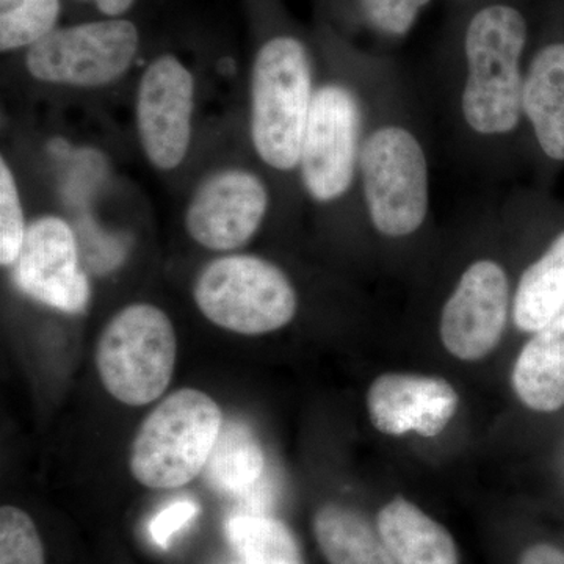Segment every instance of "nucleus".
<instances>
[{
	"mask_svg": "<svg viewBox=\"0 0 564 564\" xmlns=\"http://www.w3.org/2000/svg\"><path fill=\"white\" fill-rule=\"evenodd\" d=\"M527 21L511 6L494 3L470 18L464 32L459 117L470 135L507 140L524 120Z\"/></svg>",
	"mask_w": 564,
	"mask_h": 564,
	"instance_id": "obj_1",
	"label": "nucleus"
},
{
	"mask_svg": "<svg viewBox=\"0 0 564 564\" xmlns=\"http://www.w3.org/2000/svg\"><path fill=\"white\" fill-rule=\"evenodd\" d=\"M364 209L386 239H408L432 214V182L425 144L413 124L383 115L364 137L359 158Z\"/></svg>",
	"mask_w": 564,
	"mask_h": 564,
	"instance_id": "obj_2",
	"label": "nucleus"
},
{
	"mask_svg": "<svg viewBox=\"0 0 564 564\" xmlns=\"http://www.w3.org/2000/svg\"><path fill=\"white\" fill-rule=\"evenodd\" d=\"M314 93L313 61L303 40L276 33L259 44L251 69V140L270 169H299Z\"/></svg>",
	"mask_w": 564,
	"mask_h": 564,
	"instance_id": "obj_3",
	"label": "nucleus"
},
{
	"mask_svg": "<svg viewBox=\"0 0 564 564\" xmlns=\"http://www.w3.org/2000/svg\"><path fill=\"white\" fill-rule=\"evenodd\" d=\"M223 429L220 406L198 389L173 392L141 423L131 473L151 489H176L206 469Z\"/></svg>",
	"mask_w": 564,
	"mask_h": 564,
	"instance_id": "obj_4",
	"label": "nucleus"
},
{
	"mask_svg": "<svg viewBox=\"0 0 564 564\" xmlns=\"http://www.w3.org/2000/svg\"><path fill=\"white\" fill-rule=\"evenodd\" d=\"M193 299L214 325L245 336L278 332L299 310L288 274L252 254L223 256L207 263L193 285Z\"/></svg>",
	"mask_w": 564,
	"mask_h": 564,
	"instance_id": "obj_5",
	"label": "nucleus"
},
{
	"mask_svg": "<svg viewBox=\"0 0 564 564\" xmlns=\"http://www.w3.org/2000/svg\"><path fill=\"white\" fill-rule=\"evenodd\" d=\"M177 337L169 315L148 303L126 306L99 336L96 369L118 402L143 406L158 400L172 381Z\"/></svg>",
	"mask_w": 564,
	"mask_h": 564,
	"instance_id": "obj_6",
	"label": "nucleus"
},
{
	"mask_svg": "<svg viewBox=\"0 0 564 564\" xmlns=\"http://www.w3.org/2000/svg\"><path fill=\"white\" fill-rule=\"evenodd\" d=\"M366 131L364 102L355 88L343 80L315 87L299 165L314 203L333 204L351 191Z\"/></svg>",
	"mask_w": 564,
	"mask_h": 564,
	"instance_id": "obj_7",
	"label": "nucleus"
},
{
	"mask_svg": "<svg viewBox=\"0 0 564 564\" xmlns=\"http://www.w3.org/2000/svg\"><path fill=\"white\" fill-rule=\"evenodd\" d=\"M141 32L128 18H101L57 28L25 51L35 80L96 88L120 79L139 55Z\"/></svg>",
	"mask_w": 564,
	"mask_h": 564,
	"instance_id": "obj_8",
	"label": "nucleus"
},
{
	"mask_svg": "<svg viewBox=\"0 0 564 564\" xmlns=\"http://www.w3.org/2000/svg\"><path fill=\"white\" fill-rule=\"evenodd\" d=\"M195 79L174 54H161L141 74L137 91V129L148 161L172 172L192 143Z\"/></svg>",
	"mask_w": 564,
	"mask_h": 564,
	"instance_id": "obj_9",
	"label": "nucleus"
},
{
	"mask_svg": "<svg viewBox=\"0 0 564 564\" xmlns=\"http://www.w3.org/2000/svg\"><path fill=\"white\" fill-rule=\"evenodd\" d=\"M513 311L508 274L494 259L464 270L441 313V340L463 361L485 358L502 339Z\"/></svg>",
	"mask_w": 564,
	"mask_h": 564,
	"instance_id": "obj_10",
	"label": "nucleus"
},
{
	"mask_svg": "<svg viewBox=\"0 0 564 564\" xmlns=\"http://www.w3.org/2000/svg\"><path fill=\"white\" fill-rule=\"evenodd\" d=\"M269 206V191L261 177L242 169L221 170L193 193L185 229L207 250H239L261 229Z\"/></svg>",
	"mask_w": 564,
	"mask_h": 564,
	"instance_id": "obj_11",
	"label": "nucleus"
},
{
	"mask_svg": "<svg viewBox=\"0 0 564 564\" xmlns=\"http://www.w3.org/2000/svg\"><path fill=\"white\" fill-rule=\"evenodd\" d=\"M14 281L25 295L66 314H82L91 300L90 281L79 267V250L68 221L44 215L29 225Z\"/></svg>",
	"mask_w": 564,
	"mask_h": 564,
	"instance_id": "obj_12",
	"label": "nucleus"
},
{
	"mask_svg": "<svg viewBox=\"0 0 564 564\" xmlns=\"http://www.w3.org/2000/svg\"><path fill=\"white\" fill-rule=\"evenodd\" d=\"M458 403L454 386L444 378L425 375L384 373L367 393L370 422L389 436L410 432L437 436L454 419Z\"/></svg>",
	"mask_w": 564,
	"mask_h": 564,
	"instance_id": "obj_13",
	"label": "nucleus"
},
{
	"mask_svg": "<svg viewBox=\"0 0 564 564\" xmlns=\"http://www.w3.org/2000/svg\"><path fill=\"white\" fill-rule=\"evenodd\" d=\"M524 118L545 158L564 162V43L534 54L525 69Z\"/></svg>",
	"mask_w": 564,
	"mask_h": 564,
	"instance_id": "obj_14",
	"label": "nucleus"
},
{
	"mask_svg": "<svg viewBox=\"0 0 564 564\" xmlns=\"http://www.w3.org/2000/svg\"><path fill=\"white\" fill-rule=\"evenodd\" d=\"M511 380L530 410L554 413L564 406V313L533 333L519 352Z\"/></svg>",
	"mask_w": 564,
	"mask_h": 564,
	"instance_id": "obj_15",
	"label": "nucleus"
},
{
	"mask_svg": "<svg viewBox=\"0 0 564 564\" xmlns=\"http://www.w3.org/2000/svg\"><path fill=\"white\" fill-rule=\"evenodd\" d=\"M378 532L395 564H458L452 534L402 497L381 508Z\"/></svg>",
	"mask_w": 564,
	"mask_h": 564,
	"instance_id": "obj_16",
	"label": "nucleus"
},
{
	"mask_svg": "<svg viewBox=\"0 0 564 564\" xmlns=\"http://www.w3.org/2000/svg\"><path fill=\"white\" fill-rule=\"evenodd\" d=\"M314 533L329 564H395L380 532L355 508L323 505Z\"/></svg>",
	"mask_w": 564,
	"mask_h": 564,
	"instance_id": "obj_17",
	"label": "nucleus"
},
{
	"mask_svg": "<svg viewBox=\"0 0 564 564\" xmlns=\"http://www.w3.org/2000/svg\"><path fill=\"white\" fill-rule=\"evenodd\" d=\"M563 313L564 231L521 274L511 311L514 325L524 333H536Z\"/></svg>",
	"mask_w": 564,
	"mask_h": 564,
	"instance_id": "obj_18",
	"label": "nucleus"
},
{
	"mask_svg": "<svg viewBox=\"0 0 564 564\" xmlns=\"http://www.w3.org/2000/svg\"><path fill=\"white\" fill-rule=\"evenodd\" d=\"M265 455L258 436L242 422L223 423L206 464V480L223 494L245 496L261 481Z\"/></svg>",
	"mask_w": 564,
	"mask_h": 564,
	"instance_id": "obj_19",
	"label": "nucleus"
},
{
	"mask_svg": "<svg viewBox=\"0 0 564 564\" xmlns=\"http://www.w3.org/2000/svg\"><path fill=\"white\" fill-rule=\"evenodd\" d=\"M228 538L245 564H306L295 534L272 516H234L228 522Z\"/></svg>",
	"mask_w": 564,
	"mask_h": 564,
	"instance_id": "obj_20",
	"label": "nucleus"
},
{
	"mask_svg": "<svg viewBox=\"0 0 564 564\" xmlns=\"http://www.w3.org/2000/svg\"><path fill=\"white\" fill-rule=\"evenodd\" d=\"M62 0H0V51H28L61 28Z\"/></svg>",
	"mask_w": 564,
	"mask_h": 564,
	"instance_id": "obj_21",
	"label": "nucleus"
},
{
	"mask_svg": "<svg viewBox=\"0 0 564 564\" xmlns=\"http://www.w3.org/2000/svg\"><path fill=\"white\" fill-rule=\"evenodd\" d=\"M0 564H46L31 516L11 505L0 510Z\"/></svg>",
	"mask_w": 564,
	"mask_h": 564,
	"instance_id": "obj_22",
	"label": "nucleus"
},
{
	"mask_svg": "<svg viewBox=\"0 0 564 564\" xmlns=\"http://www.w3.org/2000/svg\"><path fill=\"white\" fill-rule=\"evenodd\" d=\"M29 226L25 225L17 180L6 159L0 161V263L13 267L20 258Z\"/></svg>",
	"mask_w": 564,
	"mask_h": 564,
	"instance_id": "obj_23",
	"label": "nucleus"
},
{
	"mask_svg": "<svg viewBox=\"0 0 564 564\" xmlns=\"http://www.w3.org/2000/svg\"><path fill=\"white\" fill-rule=\"evenodd\" d=\"M432 0H358L364 20L375 32L400 39L414 28Z\"/></svg>",
	"mask_w": 564,
	"mask_h": 564,
	"instance_id": "obj_24",
	"label": "nucleus"
},
{
	"mask_svg": "<svg viewBox=\"0 0 564 564\" xmlns=\"http://www.w3.org/2000/svg\"><path fill=\"white\" fill-rule=\"evenodd\" d=\"M199 514V505L193 500H176V502L163 508L150 522V534L155 544L162 549H169L172 538L181 532L184 527L191 524Z\"/></svg>",
	"mask_w": 564,
	"mask_h": 564,
	"instance_id": "obj_25",
	"label": "nucleus"
},
{
	"mask_svg": "<svg viewBox=\"0 0 564 564\" xmlns=\"http://www.w3.org/2000/svg\"><path fill=\"white\" fill-rule=\"evenodd\" d=\"M521 564H564V552L554 545H532L522 555Z\"/></svg>",
	"mask_w": 564,
	"mask_h": 564,
	"instance_id": "obj_26",
	"label": "nucleus"
},
{
	"mask_svg": "<svg viewBox=\"0 0 564 564\" xmlns=\"http://www.w3.org/2000/svg\"><path fill=\"white\" fill-rule=\"evenodd\" d=\"M77 2L88 3L99 11L102 18H126L137 0H77Z\"/></svg>",
	"mask_w": 564,
	"mask_h": 564,
	"instance_id": "obj_27",
	"label": "nucleus"
}]
</instances>
